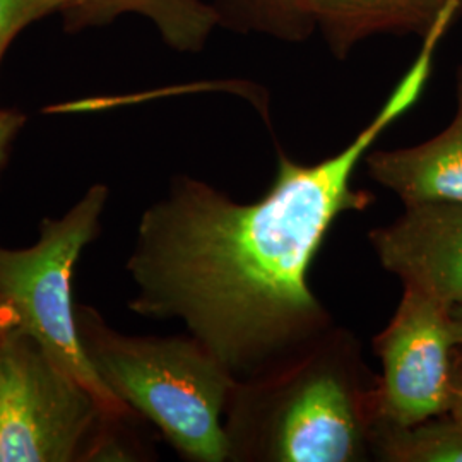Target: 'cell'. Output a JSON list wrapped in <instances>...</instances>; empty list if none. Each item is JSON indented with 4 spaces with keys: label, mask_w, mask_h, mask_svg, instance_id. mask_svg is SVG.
<instances>
[{
    "label": "cell",
    "mask_w": 462,
    "mask_h": 462,
    "mask_svg": "<svg viewBox=\"0 0 462 462\" xmlns=\"http://www.w3.org/2000/svg\"><path fill=\"white\" fill-rule=\"evenodd\" d=\"M444 33L427 32L413 66L346 148L314 165L284 152L264 198L242 204L180 175L143 213L125 269L134 314L179 320L236 382L295 360L334 328L309 271L334 221L374 196L353 189L365 152L420 98Z\"/></svg>",
    "instance_id": "1"
},
{
    "label": "cell",
    "mask_w": 462,
    "mask_h": 462,
    "mask_svg": "<svg viewBox=\"0 0 462 462\" xmlns=\"http://www.w3.org/2000/svg\"><path fill=\"white\" fill-rule=\"evenodd\" d=\"M379 425V375L336 326L278 370L235 382L225 413L236 462L368 461Z\"/></svg>",
    "instance_id": "2"
},
{
    "label": "cell",
    "mask_w": 462,
    "mask_h": 462,
    "mask_svg": "<svg viewBox=\"0 0 462 462\" xmlns=\"http://www.w3.org/2000/svg\"><path fill=\"white\" fill-rule=\"evenodd\" d=\"M84 355L131 411L151 421L183 459L230 461L225 413L236 380L192 336H129L76 305Z\"/></svg>",
    "instance_id": "3"
},
{
    "label": "cell",
    "mask_w": 462,
    "mask_h": 462,
    "mask_svg": "<svg viewBox=\"0 0 462 462\" xmlns=\"http://www.w3.org/2000/svg\"><path fill=\"white\" fill-rule=\"evenodd\" d=\"M108 199V187L95 183L60 217L42 219L33 245L0 244V324L30 336L108 413L129 420L135 413L105 387L84 355L72 300L74 269L98 236Z\"/></svg>",
    "instance_id": "4"
},
{
    "label": "cell",
    "mask_w": 462,
    "mask_h": 462,
    "mask_svg": "<svg viewBox=\"0 0 462 462\" xmlns=\"http://www.w3.org/2000/svg\"><path fill=\"white\" fill-rule=\"evenodd\" d=\"M122 420L30 336L0 326V462L84 461Z\"/></svg>",
    "instance_id": "5"
},
{
    "label": "cell",
    "mask_w": 462,
    "mask_h": 462,
    "mask_svg": "<svg viewBox=\"0 0 462 462\" xmlns=\"http://www.w3.org/2000/svg\"><path fill=\"white\" fill-rule=\"evenodd\" d=\"M380 358V423L413 427L448 413L462 362L450 307L413 288L374 339Z\"/></svg>",
    "instance_id": "6"
},
{
    "label": "cell",
    "mask_w": 462,
    "mask_h": 462,
    "mask_svg": "<svg viewBox=\"0 0 462 462\" xmlns=\"http://www.w3.org/2000/svg\"><path fill=\"white\" fill-rule=\"evenodd\" d=\"M382 267L447 307L462 305V202L406 206L393 225L368 233Z\"/></svg>",
    "instance_id": "7"
},
{
    "label": "cell",
    "mask_w": 462,
    "mask_h": 462,
    "mask_svg": "<svg viewBox=\"0 0 462 462\" xmlns=\"http://www.w3.org/2000/svg\"><path fill=\"white\" fill-rule=\"evenodd\" d=\"M368 175L393 190L404 206L429 200L462 202V70L457 110L444 133L423 144L365 156Z\"/></svg>",
    "instance_id": "8"
},
{
    "label": "cell",
    "mask_w": 462,
    "mask_h": 462,
    "mask_svg": "<svg viewBox=\"0 0 462 462\" xmlns=\"http://www.w3.org/2000/svg\"><path fill=\"white\" fill-rule=\"evenodd\" d=\"M452 0H307L330 49L345 57L372 34L401 33L430 24Z\"/></svg>",
    "instance_id": "9"
},
{
    "label": "cell",
    "mask_w": 462,
    "mask_h": 462,
    "mask_svg": "<svg viewBox=\"0 0 462 462\" xmlns=\"http://www.w3.org/2000/svg\"><path fill=\"white\" fill-rule=\"evenodd\" d=\"M70 26L105 24L124 14L146 17L166 45L179 51L204 49L221 13L204 0H72L62 13Z\"/></svg>",
    "instance_id": "10"
},
{
    "label": "cell",
    "mask_w": 462,
    "mask_h": 462,
    "mask_svg": "<svg viewBox=\"0 0 462 462\" xmlns=\"http://www.w3.org/2000/svg\"><path fill=\"white\" fill-rule=\"evenodd\" d=\"M374 459L387 462H462V421L444 414L413 427L380 423Z\"/></svg>",
    "instance_id": "11"
},
{
    "label": "cell",
    "mask_w": 462,
    "mask_h": 462,
    "mask_svg": "<svg viewBox=\"0 0 462 462\" xmlns=\"http://www.w3.org/2000/svg\"><path fill=\"white\" fill-rule=\"evenodd\" d=\"M250 24L286 40H300L314 26L307 0H233Z\"/></svg>",
    "instance_id": "12"
},
{
    "label": "cell",
    "mask_w": 462,
    "mask_h": 462,
    "mask_svg": "<svg viewBox=\"0 0 462 462\" xmlns=\"http://www.w3.org/2000/svg\"><path fill=\"white\" fill-rule=\"evenodd\" d=\"M72 0H0V62L26 26L51 13H64Z\"/></svg>",
    "instance_id": "13"
},
{
    "label": "cell",
    "mask_w": 462,
    "mask_h": 462,
    "mask_svg": "<svg viewBox=\"0 0 462 462\" xmlns=\"http://www.w3.org/2000/svg\"><path fill=\"white\" fill-rule=\"evenodd\" d=\"M24 124H26L24 114L11 108H0V175L7 163L11 146L17 134L21 133V129L24 127Z\"/></svg>",
    "instance_id": "14"
},
{
    "label": "cell",
    "mask_w": 462,
    "mask_h": 462,
    "mask_svg": "<svg viewBox=\"0 0 462 462\" xmlns=\"http://www.w3.org/2000/svg\"><path fill=\"white\" fill-rule=\"evenodd\" d=\"M448 416L456 418L462 421V370L456 382V387H454V394H452V401H450V408H448Z\"/></svg>",
    "instance_id": "15"
},
{
    "label": "cell",
    "mask_w": 462,
    "mask_h": 462,
    "mask_svg": "<svg viewBox=\"0 0 462 462\" xmlns=\"http://www.w3.org/2000/svg\"><path fill=\"white\" fill-rule=\"evenodd\" d=\"M450 324L456 345L462 347V305L450 307Z\"/></svg>",
    "instance_id": "16"
},
{
    "label": "cell",
    "mask_w": 462,
    "mask_h": 462,
    "mask_svg": "<svg viewBox=\"0 0 462 462\" xmlns=\"http://www.w3.org/2000/svg\"><path fill=\"white\" fill-rule=\"evenodd\" d=\"M0 326H2V324H0Z\"/></svg>",
    "instance_id": "17"
}]
</instances>
